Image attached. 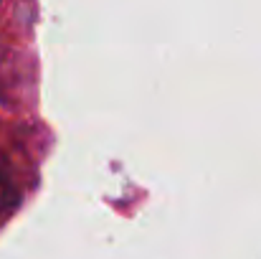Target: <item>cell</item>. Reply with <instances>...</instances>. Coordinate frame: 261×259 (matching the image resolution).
<instances>
[{"instance_id":"1","label":"cell","mask_w":261,"mask_h":259,"mask_svg":"<svg viewBox=\"0 0 261 259\" xmlns=\"http://www.w3.org/2000/svg\"><path fill=\"white\" fill-rule=\"evenodd\" d=\"M18 203H20V191H18V185L10 175V168L0 153V224L18 208Z\"/></svg>"}]
</instances>
